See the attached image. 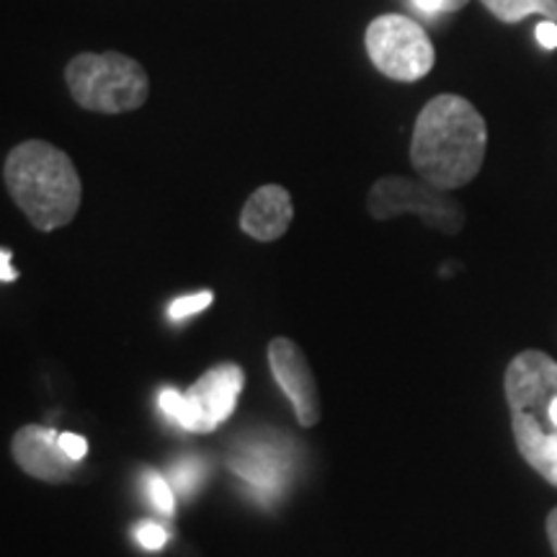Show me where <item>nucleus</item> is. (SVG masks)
<instances>
[{
	"instance_id": "1",
	"label": "nucleus",
	"mask_w": 557,
	"mask_h": 557,
	"mask_svg": "<svg viewBox=\"0 0 557 557\" xmlns=\"http://www.w3.org/2000/svg\"><path fill=\"white\" fill-rule=\"evenodd\" d=\"M487 124L468 99L455 94L434 96L416 116L410 137V163L438 189H462L485 163Z\"/></svg>"
},
{
	"instance_id": "2",
	"label": "nucleus",
	"mask_w": 557,
	"mask_h": 557,
	"mask_svg": "<svg viewBox=\"0 0 557 557\" xmlns=\"http://www.w3.org/2000/svg\"><path fill=\"white\" fill-rule=\"evenodd\" d=\"M504 393L521 459L557 487V361L537 348L517 354L506 367Z\"/></svg>"
},
{
	"instance_id": "3",
	"label": "nucleus",
	"mask_w": 557,
	"mask_h": 557,
	"mask_svg": "<svg viewBox=\"0 0 557 557\" xmlns=\"http://www.w3.org/2000/svg\"><path fill=\"white\" fill-rule=\"evenodd\" d=\"M3 184L39 233L70 225L81 209L83 184L75 163L45 139H26L5 156Z\"/></svg>"
},
{
	"instance_id": "4",
	"label": "nucleus",
	"mask_w": 557,
	"mask_h": 557,
	"mask_svg": "<svg viewBox=\"0 0 557 557\" xmlns=\"http://www.w3.org/2000/svg\"><path fill=\"white\" fill-rule=\"evenodd\" d=\"M65 83L73 101L94 114H127L145 107L150 78L122 52H81L67 62Z\"/></svg>"
},
{
	"instance_id": "5",
	"label": "nucleus",
	"mask_w": 557,
	"mask_h": 557,
	"mask_svg": "<svg viewBox=\"0 0 557 557\" xmlns=\"http://www.w3.org/2000/svg\"><path fill=\"white\" fill-rule=\"evenodd\" d=\"M246 385L243 367L225 361L207 369L186 393L176 387H163L158 393V406L171 421L191 434H212L235 413L238 398Z\"/></svg>"
},
{
	"instance_id": "6",
	"label": "nucleus",
	"mask_w": 557,
	"mask_h": 557,
	"mask_svg": "<svg viewBox=\"0 0 557 557\" xmlns=\"http://www.w3.org/2000/svg\"><path fill=\"white\" fill-rule=\"evenodd\" d=\"M367 212L377 222L416 214L423 225L444 235H457L465 227L462 205L447 189H438L421 176L377 178L367 194Z\"/></svg>"
},
{
	"instance_id": "7",
	"label": "nucleus",
	"mask_w": 557,
	"mask_h": 557,
	"mask_svg": "<svg viewBox=\"0 0 557 557\" xmlns=\"http://www.w3.org/2000/svg\"><path fill=\"white\" fill-rule=\"evenodd\" d=\"M369 62L389 81L416 83L426 78L436 62L434 41L426 29L403 13H385L369 21L364 34Z\"/></svg>"
},
{
	"instance_id": "8",
	"label": "nucleus",
	"mask_w": 557,
	"mask_h": 557,
	"mask_svg": "<svg viewBox=\"0 0 557 557\" xmlns=\"http://www.w3.org/2000/svg\"><path fill=\"white\" fill-rule=\"evenodd\" d=\"M267 354L271 374H274L276 385L284 389L292 408H295L299 426L312 429L315 423H320L323 408H320V389L315 374H312L305 351L292 338L276 336L269 344Z\"/></svg>"
},
{
	"instance_id": "9",
	"label": "nucleus",
	"mask_w": 557,
	"mask_h": 557,
	"mask_svg": "<svg viewBox=\"0 0 557 557\" xmlns=\"http://www.w3.org/2000/svg\"><path fill=\"white\" fill-rule=\"evenodd\" d=\"M11 451L18 468L26 475L41 480V483H67L81 465L73 457H67L65 449L60 447L58 431L37 426V423H29V426H21L16 431Z\"/></svg>"
},
{
	"instance_id": "10",
	"label": "nucleus",
	"mask_w": 557,
	"mask_h": 557,
	"mask_svg": "<svg viewBox=\"0 0 557 557\" xmlns=\"http://www.w3.org/2000/svg\"><path fill=\"white\" fill-rule=\"evenodd\" d=\"M292 220H295V205L289 191L278 184H267L259 186L243 205L240 230L248 238L271 243L284 238Z\"/></svg>"
},
{
	"instance_id": "11",
	"label": "nucleus",
	"mask_w": 557,
	"mask_h": 557,
	"mask_svg": "<svg viewBox=\"0 0 557 557\" xmlns=\"http://www.w3.org/2000/svg\"><path fill=\"white\" fill-rule=\"evenodd\" d=\"M230 468L238 475L256 487L261 496H276L278 483H282V462H276V455L269 449L250 447L238 457L230 459Z\"/></svg>"
},
{
	"instance_id": "12",
	"label": "nucleus",
	"mask_w": 557,
	"mask_h": 557,
	"mask_svg": "<svg viewBox=\"0 0 557 557\" xmlns=\"http://www.w3.org/2000/svg\"><path fill=\"white\" fill-rule=\"evenodd\" d=\"M480 3L504 24H519L532 13L557 24V0H480Z\"/></svg>"
},
{
	"instance_id": "13",
	"label": "nucleus",
	"mask_w": 557,
	"mask_h": 557,
	"mask_svg": "<svg viewBox=\"0 0 557 557\" xmlns=\"http://www.w3.org/2000/svg\"><path fill=\"white\" fill-rule=\"evenodd\" d=\"M148 496L150 504L156 506L163 517H173V513H176V491H173L169 480L158 475V472H152L148 478Z\"/></svg>"
},
{
	"instance_id": "14",
	"label": "nucleus",
	"mask_w": 557,
	"mask_h": 557,
	"mask_svg": "<svg viewBox=\"0 0 557 557\" xmlns=\"http://www.w3.org/2000/svg\"><path fill=\"white\" fill-rule=\"evenodd\" d=\"M201 475H205V470H201V465L197 459H181L171 468V480H173V491L181 493V496H191L194 487L199 485Z\"/></svg>"
},
{
	"instance_id": "15",
	"label": "nucleus",
	"mask_w": 557,
	"mask_h": 557,
	"mask_svg": "<svg viewBox=\"0 0 557 557\" xmlns=\"http://www.w3.org/2000/svg\"><path fill=\"white\" fill-rule=\"evenodd\" d=\"M214 295L212 292H197V295H186L176 299V302H171L169 308V315L171 320H186L191 315H199L201 310H207L209 305H212Z\"/></svg>"
},
{
	"instance_id": "16",
	"label": "nucleus",
	"mask_w": 557,
	"mask_h": 557,
	"mask_svg": "<svg viewBox=\"0 0 557 557\" xmlns=\"http://www.w3.org/2000/svg\"><path fill=\"white\" fill-rule=\"evenodd\" d=\"M135 540L137 545L148 549V553H158V549H163L165 542H169V532H165V527L156 524V521H139L135 529Z\"/></svg>"
},
{
	"instance_id": "17",
	"label": "nucleus",
	"mask_w": 557,
	"mask_h": 557,
	"mask_svg": "<svg viewBox=\"0 0 557 557\" xmlns=\"http://www.w3.org/2000/svg\"><path fill=\"white\" fill-rule=\"evenodd\" d=\"M418 11L426 16H442V13H457L462 11L470 0H410Z\"/></svg>"
},
{
	"instance_id": "18",
	"label": "nucleus",
	"mask_w": 557,
	"mask_h": 557,
	"mask_svg": "<svg viewBox=\"0 0 557 557\" xmlns=\"http://www.w3.org/2000/svg\"><path fill=\"white\" fill-rule=\"evenodd\" d=\"M60 447L65 449V455L73 457L75 462H83L88 455V442L81 434H60Z\"/></svg>"
},
{
	"instance_id": "19",
	"label": "nucleus",
	"mask_w": 557,
	"mask_h": 557,
	"mask_svg": "<svg viewBox=\"0 0 557 557\" xmlns=\"http://www.w3.org/2000/svg\"><path fill=\"white\" fill-rule=\"evenodd\" d=\"M534 37H537V41L545 50H557V24L555 21H542V24L537 26V32H534Z\"/></svg>"
},
{
	"instance_id": "20",
	"label": "nucleus",
	"mask_w": 557,
	"mask_h": 557,
	"mask_svg": "<svg viewBox=\"0 0 557 557\" xmlns=\"http://www.w3.org/2000/svg\"><path fill=\"white\" fill-rule=\"evenodd\" d=\"M0 278H3V284H11V282H16L18 278V271L11 267V250H0Z\"/></svg>"
},
{
	"instance_id": "21",
	"label": "nucleus",
	"mask_w": 557,
	"mask_h": 557,
	"mask_svg": "<svg viewBox=\"0 0 557 557\" xmlns=\"http://www.w3.org/2000/svg\"><path fill=\"white\" fill-rule=\"evenodd\" d=\"M545 527H547V540H549V545H553V553L557 555V506L553 508V511H549Z\"/></svg>"
}]
</instances>
